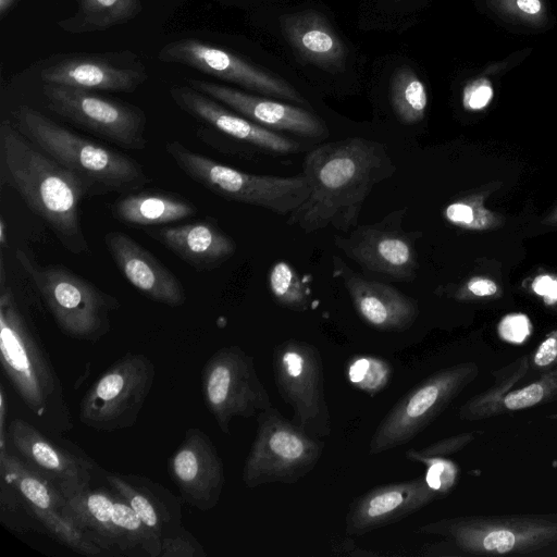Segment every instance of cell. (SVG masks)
Segmentation results:
<instances>
[{
    "mask_svg": "<svg viewBox=\"0 0 557 557\" xmlns=\"http://www.w3.org/2000/svg\"><path fill=\"white\" fill-rule=\"evenodd\" d=\"M302 169L310 194L287 223L306 233L327 226L341 232L355 227L374 185L396 171L381 143L361 137L314 148L307 153Z\"/></svg>",
    "mask_w": 557,
    "mask_h": 557,
    "instance_id": "cell-1",
    "label": "cell"
},
{
    "mask_svg": "<svg viewBox=\"0 0 557 557\" xmlns=\"http://www.w3.org/2000/svg\"><path fill=\"white\" fill-rule=\"evenodd\" d=\"M0 184L14 189L67 251H89L82 226V201L94 193L91 186L37 147L9 120L0 124Z\"/></svg>",
    "mask_w": 557,
    "mask_h": 557,
    "instance_id": "cell-2",
    "label": "cell"
},
{
    "mask_svg": "<svg viewBox=\"0 0 557 557\" xmlns=\"http://www.w3.org/2000/svg\"><path fill=\"white\" fill-rule=\"evenodd\" d=\"M0 351L8 380L37 423L54 435L71 431L62 382L9 286L0 295Z\"/></svg>",
    "mask_w": 557,
    "mask_h": 557,
    "instance_id": "cell-3",
    "label": "cell"
},
{
    "mask_svg": "<svg viewBox=\"0 0 557 557\" xmlns=\"http://www.w3.org/2000/svg\"><path fill=\"white\" fill-rule=\"evenodd\" d=\"M260 17L263 29L298 74L331 83L362 74L359 52L318 2L262 8Z\"/></svg>",
    "mask_w": 557,
    "mask_h": 557,
    "instance_id": "cell-4",
    "label": "cell"
},
{
    "mask_svg": "<svg viewBox=\"0 0 557 557\" xmlns=\"http://www.w3.org/2000/svg\"><path fill=\"white\" fill-rule=\"evenodd\" d=\"M438 539L423 547L426 556H556L557 513L469 515L419 527Z\"/></svg>",
    "mask_w": 557,
    "mask_h": 557,
    "instance_id": "cell-5",
    "label": "cell"
},
{
    "mask_svg": "<svg viewBox=\"0 0 557 557\" xmlns=\"http://www.w3.org/2000/svg\"><path fill=\"white\" fill-rule=\"evenodd\" d=\"M12 115L30 141L85 180L94 193H128L150 182L135 159L65 128L28 106L16 108Z\"/></svg>",
    "mask_w": 557,
    "mask_h": 557,
    "instance_id": "cell-6",
    "label": "cell"
},
{
    "mask_svg": "<svg viewBox=\"0 0 557 557\" xmlns=\"http://www.w3.org/2000/svg\"><path fill=\"white\" fill-rule=\"evenodd\" d=\"M158 58L166 63L193 67L251 94L312 108L302 91L298 73L273 53L252 58L219 45L184 38L164 45Z\"/></svg>",
    "mask_w": 557,
    "mask_h": 557,
    "instance_id": "cell-7",
    "label": "cell"
},
{
    "mask_svg": "<svg viewBox=\"0 0 557 557\" xmlns=\"http://www.w3.org/2000/svg\"><path fill=\"white\" fill-rule=\"evenodd\" d=\"M14 253L64 335L95 343L108 334L121 306L114 296L63 265H41L22 249Z\"/></svg>",
    "mask_w": 557,
    "mask_h": 557,
    "instance_id": "cell-8",
    "label": "cell"
},
{
    "mask_svg": "<svg viewBox=\"0 0 557 557\" xmlns=\"http://www.w3.org/2000/svg\"><path fill=\"white\" fill-rule=\"evenodd\" d=\"M165 151L190 180L226 200L290 214L310 194L306 176L250 174L195 152L181 141L168 140Z\"/></svg>",
    "mask_w": 557,
    "mask_h": 557,
    "instance_id": "cell-9",
    "label": "cell"
},
{
    "mask_svg": "<svg viewBox=\"0 0 557 557\" xmlns=\"http://www.w3.org/2000/svg\"><path fill=\"white\" fill-rule=\"evenodd\" d=\"M324 443L270 407L257 414V432L243 467L246 487L292 484L318 465Z\"/></svg>",
    "mask_w": 557,
    "mask_h": 557,
    "instance_id": "cell-10",
    "label": "cell"
},
{
    "mask_svg": "<svg viewBox=\"0 0 557 557\" xmlns=\"http://www.w3.org/2000/svg\"><path fill=\"white\" fill-rule=\"evenodd\" d=\"M475 362L441 369L405 394L377 424L369 454L403 446L426 429L479 375Z\"/></svg>",
    "mask_w": 557,
    "mask_h": 557,
    "instance_id": "cell-11",
    "label": "cell"
},
{
    "mask_svg": "<svg viewBox=\"0 0 557 557\" xmlns=\"http://www.w3.org/2000/svg\"><path fill=\"white\" fill-rule=\"evenodd\" d=\"M63 512L104 555L159 557L160 541L109 485H90L67 499Z\"/></svg>",
    "mask_w": 557,
    "mask_h": 557,
    "instance_id": "cell-12",
    "label": "cell"
},
{
    "mask_svg": "<svg viewBox=\"0 0 557 557\" xmlns=\"http://www.w3.org/2000/svg\"><path fill=\"white\" fill-rule=\"evenodd\" d=\"M156 367L145 354L126 352L87 389L78 420L99 432L132 428L150 394Z\"/></svg>",
    "mask_w": 557,
    "mask_h": 557,
    "instance_id": "cell-13",
    "label": "cell"
},
{
    "mask_svg": "<svg viewBox=\"0 0 557 557\" xmlns=\"http://www.w3.org/2000/svg\"><path fill=\"white\" fill-rule=\"evenodd\" d=\"M201 391L207 409L224 434H230L233 419H248L272 407L252 357L237 345L218 349L206 361Z\"/></svg>",
    "mask_w": 557,
    "mask_h": 557,
    "instance_id": "cell-14",
    "label": "cell"
},
{
    "mask_svg": "<svg viewBox=\"0 0 557 557\" xmlns=\"http://www.w3.org/2000/svg\"><path fill=\"white\" fill-rule=\"evenodd\" d=\"M272 368L278 394L293 409L294 423L315 437L329 436L331 414L320 350L305 341H284L273 349Z\"/></svg>",
    "mask_w": 557,
    "mask_h": 557,
    "instance_id": "cell-15",
    "label": "cell"
},
{
    "mask_svg": "<svg viewBox=\"0 0 557 557\" xmlns=\"http://www.w3.org/2000/svg\"><path fill=\"white\" fill-rule=\"evenodd\" d=\"M42 92L49 110L101 138L129 150L147 146L139 107L69 86L45 84Z\"/></svg>",
    "mask_w": 557,
    "mask_h": 557,
    "instance_id": "cell-16",
    "label": "cell"
},
{
    "mask_svg": "<svg viewBox=\"0 0 557 557\" xmlns=\"http://www.w3.org/2000/svg\"><path fill=\"white\" fill-rule=\"evenodd\" d=\"M61 443L22 418L8 422L11 450L52 482L67 498L89 487L101 469L77 446Z\"/></svg>",
    "mask_w": 557,
    "mask_h": 557,
    "instance_id": "cell-17",
    "label": "cell"
},
{
    "mask_svg": "<svg viewBox=\"0 0 557 557\" xmlns=\"http://www.w3.org/2000/svg\"><path fill=\"white\" fill-rule=\"evenodd\" d=\"M39 76L45 84L117 92H133L148 78L129 51L58 54L47 60Z\"/></svg>",
    "mask_w": 557,
    "mask_h": 557,
    "instance_id": "cell-18",
    "label": "cell"
},
{
    "mask_svg": "<svg viewBox=\"0 0 557 557\" xmlns=\"http://www.w3.org/2000/svg\"><path fill=\"white\" fill-rule=\"evenodd\" d=\"M168 472L182 502L200 511L213 509L225 483L223 460L211 438L198 428H188L168 460Z\"/></svg>",
    "mask_w": 557,
    "mask_h": 557,
    "instance_id": "cell-19",
    "label": "cell"
},
{
    "mask_svg": "<svg viewBox=\"0 0 557 557\" xmlns=\"http://www.w3.org/2000/svg\"><path fill=\"white\" fill-rule=\"evenodd\" d=\"M355 228L348 237H336V245L364 270L396 281L411 282L418 270V256L411 234L391 220Z\"/></svg>",
    "mask_w": 557,
    "mask_h": 557,
    "instance_id": "cell-20",
    "label": "cell"
},
{
    "mask_svg": "<svg viewBox=\"0 0 557 557\" xmlns=\"http://www.w3.org/2000/svg\"><path fill=\"white\" fill-rule=\"evenodd\" d=\"M187 83L196 90L268 129L315 139L327 137V126L311 109L223 84L200 79H187Z\"/></svg>",
    "mask_w": 557,
    "mask_h": 557,
    "instance_id": "cell-21",
    "label": "cell"
},
{
    "mask_svg": "<svg viewBox=\"0 0 557 557\" xmlns=\"http://www.w3.org/2000/svg\"><path fill=\"white\" fill-rule=\"evenodd\" d=\"M444 496L425 475L375 486L350 504L346 518L347 535H364L399 522Z\"/></svg>",
    "mask_w": 557,
    "mask_h": 557,
    "instance_id": "cell-22",
    "label": "cell"
},
{
    "mask_svg": "<svg viewBox=\"0 0 557 557\" xmlns=\"http://www.w3.org/2000/svg\"><path fill=\"white\" fill-rule=\"evenodd\" d=\"M169 92L182 111L236 140L280 154L295 153L300 148L297 141L248 120L189 85L173 86Z\"/></svg>",
    "mask_w": 557,
    "mask_h": 557,
    "instance_id": "cell-23",
    "label": "cell"
},
{
    "mask_svg": "<svg viewBox=\"0 0 557 557\" xmlns=\"http://www.w3.org/2000/svg\"><path fill=\"white\" fill-rule=\"evenodd\" d=\"M106 247L122 275L152 301L176 308L186 301V292L176 275L134 238L111 231Z\"/></svg>",
    "mask_w": 557,
    "mask_h": 557,
    "instance_id": "cell-24",
    "label": "cell"
},
{
    "mask_svg": "<svg viewBox=\"0 0 557 557\" xmlns=\"http://www.w3.org/2000/svg\"><path fill=\"white\" fill-rule=\"evenodd\" d=\"M102 476L159 541L183 527V502L162 484L133 473L103 470Z\"/></svg>",
    "mask_w": 557,
    "mask_h": 557,
    "instance_id": "cell-25",
    "label": "cell"
},
{
    "mask_svg": "<svg viewBox=\"0 0 557 557\" xmlns=\"http://www.w3.org/2000/svg\"><path fill=\"white\" fill-rule=\"evenodd\" d=\"M197 271L219 268L236 251L235 240L211 219L146 231Z\"/></svg>",
    "mask_w": 557,
    "mask_h": 557,
    "instance_id": "cell-26",
    "label": "cell"
},
{
    "mask_svg": "<svg viewBox=\"0 0 557 557\" xmlns=\"http://www.w3.org/2000/svg\"><path fill=\"white\" fill-rule=\"evenodd\" d=\"M345 286L359 317L375 330L403 332L418 318L417 300L389 284L352 273L345 275Z\"/></svg>",
    "mask_w": 557,
    "mask_h": 557,
    "instance_id": "cell-27",
    "label": "cell"
},
{
    "mask_svg": "<svg viewBox=\"0 0 557 557\" xmlns=\"http://www.w3.org/2000/svg\"><path fill=\"white\" fill-rule=\"evenodd\" d=\"M384 77L387 100L401 124L421 122L429 106V91L416 63L403 55H391L375 70Z\"/></svg>",
    "mask_w": 557,
    "mask_h": 557,
    "instance_id": "cell-28",
    "label": "cell"
},
{
    "mask_svg": "<svg viewBox=\"0 0 557 557\" xmlns=\"http://www.w3.org/2000/svg\"><path fill=\"white\" fill-rule=\"evenodd\" d=\"M111 212L121 223L153 226L190 218L196 214L197 208L175 194L141 191L117 198L111 206Z\"/></svg>",
    "mask_w": 557,
    "mask_h": 557,
    "instance_id": "cell-29",
    "label": "cell"
},
{
    "mask_svg": "<svg viewBox=\"0 0 557 557\" xmlns=\"http://www.w3.org/2000/svg\"><path fill=\"white\" fill-rule=\"evenodd\" d=\"M0 479L22 496L34 513L63 510L66 505L61 491L9 446L0 448Z\"/></svg>",
    "mask_w": 557,
    "mask_h": 557,
    "instance_id": "cell-30",
    "label": "cell"
},
{
    "mask_svg": "<svg viewBox=\"0 0 557 557\" xmlns=\"http://www.w3.org/2000/svg\"><path fill=\"white\" fill-rule=\"evenodd\" d=\"M141 9L140 0H77L75 13L58 24L70 34L101 32L129 22Z\"/></svg>",
    "mask_w": 557,
    "mask_h": 557,
    "instance_id": "cell-31",
    "label": "cell"
},
{
    "mask_svg": "<svg viewBox=\"0 0 557 557\" xmlns=\"http://www.w3.org/2000/svg\"><path fill=\"white\" fill-rule=\"evenodd\" d=\"M530 357L520 356L493 373V383L469 398L460 408L458 417L465 421H479L498 416L503 398L513 389L528 373Z\"/></svg>",
    "mask_w": 557,
    "mask_h": 557,
    "instance_id": "cell-32",
    "label": "cell"
},
{
    "mask_svg": "<svg viewBox=\"0 0 557 557\" xmlns=\"http://www.w3.org/2000/svg\"><path fill=\"white\" fill-rule=\"evenodd\" d=\"M430 0H362L359 27L366 30L403 32L418 22Z\"/></svg>",
    "mask_w": 557,
    "mask_h": 557,
    "instance_id": "cell-33",
    "label": "cell"
},
{
    "mask_svg": "<svg viewBox=\"0 0 557 557\" xmlns=\"http://www.w3.org/2000/svg\"><path fill=\"white\" fill-rule=\"evenodd\" d=\"M486 194L479 193L456 199L443 211L444 218L453 225L468 231H490L504 224L497 212L484 206Z\"/></svg>",
    "mask_w": 557,
    "mask_h": 557,
    "instance_id": "cell-34",
    "label": "cell"
},
{
    "mask_svg": "<svg viewBox=\"0 0 557 557\" xmlns=\"http://www.w3.org/2000/svg\"><path fill=\"white\" fill-rule=\"evenodd\" d=\"M35 516L46 529V534L71 550L86 556L104 555L63 510L39 511Z\"/></svg>",
    "mask_w": 557,
    "mask_h": 557,
    "instance_id": "cell-35",
    "label": "cell"
},
{
    "mask_svg": "<svg viewBox=\"0 0 557 557\" xmlns=\"http://www.w3.org/2000/svg\"><path fill=\"white\" fill-rule=\"evenodd\" d=\"M269 287L280 306L293 311H306L310 306L308 289L294 268L285 261L275 262L269 273Z\"/></svg>",
    "mask_w": 557,
    "mask_h": 557,
    "instance_id": "cell-36",
    "label": "cell"
},
{
    "mask_svg": "<svg viewBox=\"0 0 557 557\" xmlns=\"http://www.w3.org/2000/svg\"><path fill=\"white\" fill-rule=\"evenodd\" d=\"M557 400V369L543 372L540 379L520 388L511 389L498 407V416L520 411Z\"/></svg>",
    "mask_w": 557,
    "mask_h": 557,
    "instance_id": "cell-37",
    "label": "cell"
},
{
    "mask_svg": "<svg viewBox=\"0 0 557 557\" xmlns=\"http://www.w3.org/2000/svg\"><path fill=\"white\" fill-rule=\"evenodd\" d=\"M0 522L16 533H45L46 529L22 496L0 479Z\"/></svg>",
    "mask_w": 557,
    "mask_h": 557,
    "instance_id": "cell-38",
    "label": "cell"
},
{
    "mask_svg": "<svg viewBox=\"0 0 557 557\" xmlns=\"http://www.w3.org/2000/svg\"><path fill=\"white\" fill-rule=\"evenodd\" d=\"M504 18L529 26L541 25L547 16L544 0H486Z\"/></svg>",
    "mask_w": 557,
    "mask_h": 557,
    "instance_id": "cell-39",
    "label": "cell"
},
{
    "mask_svg": "<svg viewBox=\"0 0 557 557\" xmlns=\"http://www.w3.org/2000/svg\"><path fill=\"white\" fill-rule=\"evenodd\" d=\"M475 432H465L445 437L420 449L410 448L406 451L405 457L412 462L428 466L434 460L443 459L461 450L475 438Z\"/></svg>",
    "mask_w": 557,
    "mask_h": 557,
    "instance_id": "cell-40",
    "label": "cell"
},
{
    "mask_svg": "<svg viewBox=\"0 0 557 557\" xmlns=\"http://www.w3.org/2000/svg\"><path fill=\"white\" fill-rule=\"evenodd\" d=\"M389 371L386 363L376 358H360L349 368L350 381L366 393H377L385 386Z\"/></svg>",
    "mask_w": 557,
    "mask_h": 557,
    "instance_id": "cell-41",
    "label": "cell"
},
{
    "mask_svg": "<svg viewBox=\"0 0 557 557\" xmlns=\"http://www.w3.org/2000/svg\"><path fill=\"white\" fill-rule=\"evenodd\" d=\"M198 539L184 525L175 533L160 539L159 557H206Z\"/></svg>",
    "mask_w": 557,
    "mask_h": 557,
    "instance_id": "cell-42",
    "label": "cell"
},
{
    "mask_svg": "<svg viewBox=\"0 0 557 557\" xmlns=\"http://www.w3.org/2000/svg\"><path fill=\"white\" fill-rule=\"evenodd\" d=\"M494 97L493 85L486 77H478L466 84L461 92V103L467 111H481Z\"/></svg>",
    "mask_w": 557,
    "mask_h": 557,
    "instance_id": "cell-43",
    "label": "cell"
},
{
    "mask_svg": "<svg viewBox=\"0 0 557 557\" xmlns=\"http://www.w3.org/2000/svg\"><path fill=\"white\" fill-rule=\"evenodd\" d=\"M541 373L557 367V329L548 333L530 358V368Z\"/></svg>",
    "mask_w": 557,
    "mask_h": 557,
    "instance_id": "cell-44",
    "label": "cell"
},
{
    "mask_svg": "<svg viewBox=\"0 0 557 557\" xmlns=\"http://www.w3.org/2000/svg\"><path fill=\"white\" fill-rule=\"evenodd\" d=\"M500 293V287L495 281L488 277L473 276L456 292L455 297L459 300H468L496 297Z\"/></svg>",
    "mask_w": 557,
    "mask_h": 557,
    "instance_id": "cell-45",
    "label": "cell"
},
{
    "mask_svg": "<svg viewBox=\"0 0 557 557\" xmlns=\"http://www.w3.org/2000/svg\"><path fill=\"white\" fill-rule=\"evenodd\" d=\"M429 471L425 474L430 484L444 495L453 486L457 469L454 463L446 459H437L428 465Z\"/></svg>",
    "mask_w": 557,
    "mask_h": 557,
    "instance_id": "cell-46",
    "label": "cell"
},
{
    "mask_svg": "<svg viewBox=\"0 0 557 557\" xmlns=\"http://www.w3.org/2000/svg\"><path fill=\"white\" fill-rule=\"evenodd\" d=\"M498 331L502 337L507 341L521 342L530 334L531 323L524 314H508L500 321Z\"/></svg>",
    "mask_w": 557,
    "mask_h": 557,
    "instance_id": "cell-47",
    "label": "cell"
},
{
    "mask_svg": "<svg viewBox=\"0 0 557 557\" xmlns=\"http://www.w3.org/2000/svg\"><path fill=\"white\" fill-rule=\"evenodd\" d=\"M532 292L541 297L545 305L557 306V275L539 274L532 280Z\"/></svg>",
    "mask_w": 557,
    "mask_h": 557,
    "instance_id": "cell-48",
    "label": "cell"
},
{
    "mask_svg": "<svg viewBox=\"0 0 557 557\" xmlns=\"http://www.w3.org/2000/svg\"><path fill=\"white\" fill-rule=\"evenodd\" d=\"M332 554L336 556H376V552H371L368 549H362L361 547L357 546L356 543L350 540L346 539L342 541L339 544H337L335 547L332 548Z\"/></svg>",
    "mask_w": 557,
    "mask_h": 557,
    "instance_id": "cell-49",
    "label": "cell"
},
{
    "mask_svg": "<svg viewBox=\"0 0 557 557\" xmlns=\"http://www.w3.org/2000/svg\"><path fill=\"white\" fill-rule=\"evenodd\" d=\"M248 4L257 5L258 9L284 3L285 0H243Z\"/></svg>",
    "mask_w": 557,
    "mask_h": 557,
    "instance_id": "cell-50",
    "label": "cell"
},
{
    "mask_svg": "<svg viewBox=\"0 0 557 557\" xmlns=\"http://www.w3.org/2000/svg\"><path fill=\"white\" fill-rule=\"evenodd\" d=\"M18 0H0V18H4L5 15L12 10Z\"/></svg>",
    "mask_w": 557,
    "mask_h": 557,
    "instance_id": "cell-51",
    "label": "cell"
},
{
    "mask_svg": "<svg viewBox=\"0 0 557 557\" xmlns=\"http://www.w3.org/2000/svg\"><path fill=\"white\" fill-rule=\"evenodd\" d=\"M541 223L547 226H557V206L542 219Z\"/></svg>",
    "mask_w": 557,
    "mask_h": 557,
    "instance_id": "cell-52",
    "label": "cell"
},
{
    "mask_svg": "<svg viewBox=\"0 0 557 557\" xmlns=\"http://www.w3.org/2000/svg\"><path fill=\"white\" fill-rule=\"evenodd\" d=\"M8 242V232H7V224L4 219L1 216L0 219V244L2 247L5 246Z\"/></svg>",
    "mask_w": 557,
    "mask_h": 557,
    "instance_id": "cell-53",
    "label": "cell"
},
{
    "mask_svg": "<svg viewBox=\"0 0 557 557\" xmlns=\"http://www.w3.org/2000/svg\"><path fill=\"white\" fill-rule=\"evenodd\" d=\"M547 418L550 420H557V413H553V414L548 416Z\"/></svg>",
    "mask_w": 557,
    "mask_h": 557,
    "instance_id": "cell-54",
    "label": "cell"
},
{
    "mask_svg": "<svg viewBox=\"0 0 557 557\" xmlns=\"http://www.w3.org/2000/svg\"><path fill=\"white\" fill-rule=\"evenodd\" d=\"M556 369H557V367H556Z\"/></svg>",
    "mask_w": 557,
    "mask_h": 557,
    "instance_id": "cell-55",
    "label": "cell"
}]
</instances>
